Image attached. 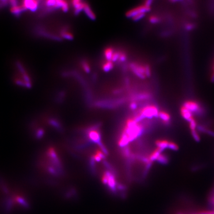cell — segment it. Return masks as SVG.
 I'll list each match as a JSON object with an SVG mask.
<instances>
[{"instance_id":"6da1fadb","label":"cell","mask_w":214,"mask_h":214,"mask_svg":"<svg viewBox=\"0 0 214 214\" xmlns=\"http://www.w3.org/2000/svg\"><path fill=\"white\" fill-rule=\"evenodd\" d=\"M159 109L154 105H149L143 107L137 113L142 119H151L154 117H158Z\"/></svg>"},{"instance_id":"7a4b0ae2","label":"cell","mask_w":214,"mask_h":214,"mask_svg":"<svg viewBox=\"0 0 214 214\" xmlns=\"http://www.w3.org/2000/svg\"><path fill=\"white\" fill-rule=\"evenodd\" d=\"M87 137L91 141L97 143L98 145L102 144L101 141V133L100 130L97 128H92L88 130Z\"/></svg>"},{"instance_id":"3957f363","label":"cell","mask_w":214,"mask_h":214,"mask_svg":"<svg viewBox=\"0 0 214 214\" xmlns=\"http://www.w3.org/2000/svg\"><path fill=\"white\" fill-rule=\"evenodd\" d=\"M150 10V7H147L144 5H140L126 12V16L132 19L134 16L139 14H145L146 12H149Z\"/></svg>"},{"instance_id":"277c9868","label":"cell","mask_w":214,"mask_h":214,"mask_svg":"<svg viewBox=\"0 0 214 214\" xmlns=\"http://www.w3.org/2000/svg\"><path fill=\"white\" fill-rule=\"evenodd\" d=\"M183 106L185 107L187 109H188V110L190 111L192 114L195 113L198 115H201L203 112V110L200 106L199 105L198 103L194 101H187L183 104Z\"/></svg>"},{"instance_id":"5b68a950","label":"cell","mask_w":214,"mask_h":214,"mask_svg":"<svg viewBox=\"0 0 214 214\" xmlns=\"http://www.w3.org/2000/svg\"><path fill=\"white\" fill-rule=\"evenodd\" d=\"M131 70L138 78L144 79L146 76L145 75V67L137 64H132L130 65Z\"/></svg>"},{"instance_id":"8992f818","label":"cell","mask_w":214,"mask_h":214,"mask_svg":"<svg viewBox=\"0 0 214 214\" xmlns=\"http://www.w3.org/2000/svg\"><path fill=\"white\" fill-rule=\"evenodd\" d=\"M22 4L25 10L28 9L32 11H34L38 7L39 2L34 0H27L23 1Z\"/></svg>"},{"instance_id":"52a82bcc","label":"cell","mask_w":214,"mask_h":214,"mask_svg":"<svg viewBox=\"0 0 214 214\" xmlns=\"http://www.w3.org/2000/svg\"><path fill=\"white\" fill-rule=\"evenodd\" d=\"M85 3L80 0H74L72 1V5L75 14H78L84 8Z\"/></svg>"},{"instance_id":"ba28073f","label":"cell","mask_w":214,"mask_h":214,"mask_svg":"<svg viewBox=\"0 0 214 214\" xmlns=\"http://www.w3.org/2000/svg\"><path fill=\"white\" fill-rule=\"evenodd\" d=\"M158 117L162 121L163 124L166 126H169L171 123V116L166 112L163 110L160 111Z\"/></svg>"},{"instance_id":"9c48e42d","label":"cell","mask_w":214,"mask_h":214,"mask_svg":"<svg viewBox=\"0 0 214 214\" xmlns=\"http://www.w3.org/2000/svg\"><path fill=\"white\" fill-rule=\"evenodd\" d=\"M180 112L183 119L188 121V122H189L191 119H193V114L183 106L181 108Z\"/></svg>"},{"instance_id":"30bf717a","label":"cell","mask_w":214,"mask_h":214,"mask_svg":"<svg viewBox=\"0 0 214 214\" xmlns=\"http://www.w3.org/2000/svg\"><path fill=\"white\" fill-rule=\"evenodd\" d=\"M169 141L166 139H158L155 141V145L156 147L162 149L163 150H165L166 149L168 148Z\"/></svg>"},{"instance_id":"8fae6325","label":"cell","mask_w":214,"mask_h":214,"mask_svg":"<svg viewBox=\"0 0 214 214\" xmlns=\"http://www.w3.org/2000/svg\"><path fill=\"white\" fill-rule=\"evenodd\" d=\"M83 10L84 11V12L86 14V16L90 19H92V20H94L96 19L95 14H94L93 12L92 11L90 6L88 5L87 3H85L84 8Z\"/></svg>"},{"instance_id":"7c38bea8","label":"cell","mask_w":214,"mask_h":214,"mask_svg":"<svg viewBox=\"0 0 214 214\" xmlns=\"http://www.w3.org/2000/svg\"><path fill=\"white\" fill-rule=\"evenodd\" d=\"M60 35L64 38H66L67 39H69V40H71L73 38V35L67 29V28H63L61 30Z\"/></svg>"},{"instance_id":"4fadbf2b","label":"cell","mask_w":214,"mask_h":214,"mask_svg":"<svg viewBox=\"0 0 214 214\" xmlns=\"http://www.w3.org/2000/svg\"><path fill=\"white\" fill-rule=\"evenodd\" d=\"M115 52L112 48H107L105 50L104 52V55L105 58L107 60V61H111L112 59V56Z\"/></svg>"},{"instance_id":"5bb4252c","label":"cell","mask_w":214,"mask_h":214,"mask_svg":"<svg viewBox=\"0 0 214 214\" xmlns=\"http://www.w3.org/2000/svg\"><path fill=\"white\" fill-rule=\"evenodd\" d=\"M114 64L112 61H107L103 65V70L105 72H109L113 69Z\"/></svg>"},{"instance_id":"9a60e30c","label":"cell","mask_w":214,"mask_h":214,"mask_svg":"<svg viewBox=\"0 0 214 214\" xmlns=\"http://www.w3.org/2000/svg\"><path fill=\"white\" fill-rule=\"evenodd\" d=\"M158 162L162 164H166L169 162V158L167 155L164 154H160L159 156V157L158 158L157 160H156Z\"/></svg>"},{"instance_id":"2e32d148","label":"cell","mask_w":214,"mask_h":214,"mask_svg":"<svg viewBox=\"0 0 214 214\" xmlns=\"http://www.w3.org/2000/svg\"><path fill=\"white\" fill-rule=\"evenodd\" d=\"M168 148L171 149V150L177 151L178 149V146L174 142L169 141V145H168Z\"/></svg>"},{"instance_id":"e0dca14e","label":"cell","mask_w":214,"mask_h":214,"mask_svg":"<svg viewBox=\"0 0 214 214\" xmlns=\"http://www.w3.org/2000/svg\"><path fill=\"white\" fill-rule=\"evenodd\" d=\"M191 131L192 136L193 137V138H194V139L196 142L200 141V137L199 136L198 133L197 132V131H196V130H191Z\"/></svg>"},{"instance_id":"ac0fdd59","label":"cell","mask_w":214,"mask_h":214,"mask_svg":"<svg viewBox=\"0 0 214 214\" xmlns=\"http://www.w3.org/2000/svg\"><path fill=\"white\" fill-rule=\"evenodd\" d=\"M189 123V127H190L191 131V130H196V129L197 128V123L196 122V121H195V119H193Z\"/></svg>"},{"instance_id":"d6986e66","label":"cell","mask_w":214,"mask_h":214,"mask_svg":"<svg viewBox=\"0 0 214 214\" xmlns=\"http://www.w3.org/2000/svg\"><path fill=\"white\" fill-rule=\"evenodd\" d=\"M82 67H83V69H84V71L86 72V73H90V66L89 65V64H88V62H83L82 64Z\"/></svg>"},{"instance_id":"ffe728a7","label":"cell","mask_w":214,"mask_h":214,"mask_svg":"<svg viewBox=\"0 0 214 214\" xmlns=\"http://www.w3.org/2000/svg\"><path fill=\"white\" fill-rule=\"evenodd\" d=\"M149 21L152 23L153 24H155L157 23H158L159 21V19L157 16H151L150 17H149Z\"/></svg>"},{"instance_id":"44dd1931","label":"cell","mask_w":214,"mask_h":214,"mask_svg":"<svg viewBox=\"0 0 214 214\" xmlns=\"http://www.w3.org/2000/svg\"><path fill=\"white\" fill-rule=\"evenodd\" d=\"M120 54L121 53H119V52H115V53H114L111 61L113 62H117V60H119Z\"/></svg>"},{"instance_id":"7402d4cb","label":"cell","mask_w":214,"mask_h":214,"mask_svg":"<svg viewBox=\"0 0 214 214\" xmlns=\"http://www.w3.org/2000/svg\"><path fill=\"white\" fill-rule=\"evenodd\" d=\"M145 14H137L136 16H134L132 18V19L135 21H139L140 19H143L145 16Z\"/></svg>"},{"instance_id":"603a6c76","label":"cell","mask_w":214,"mask_h":214,"mask_svg":"<svg viewBox=\"0 0 214 214\" xmlns=\"http://www.w3.org/2000/svg\"><path fill=\"white\" fill-rule=\"evenodd\" d=\"M145 67V75L146 76L149 77L151 75L150 67L149 66H146Z\"/></svg>"},{"instance_id":"cb8c5ba5","label":"cell","mask_w":214,"mask_h":214,"mask_svg":"<svg viewBox=\"0 0 214 214\" xmlns=\"http://www.w3.org/2000/svg\"><path fill=\"white\" fill-rule=\"evenodd\" d=\"M130 108L132 110H135L137 108V104L135 102H132L130 104Z\"/></svg>"},{"instance_id":"d4e9b609","label":"cell","mask_w":214,"mask_h":214,"mask_svg":"<svg viewBox=\"0 0 214 214\" xmlns=\"http://www.w3.org/2000/svg\"><path fill=\"white\" fill-rule=\"evenodd\" d=\"M126 56L124 54L121 53L120 54V56H119V60L121 62H124L125 60H126Z\"/></svg>"},{"instance_id":"484cf974","label":"cell","mask_w":214,"mask_h":214,"mask_svg":"<svg viewBox=\"0 0 214 214\" xmlns=\"http://www.w3.org/2000/svg\"><path fill=\"white\" fill-rule=\"evenodd\" d=\"M206 133L207 134L209 135L210 136L214 137V131H212L211 130H207Z\"/></svg>"},{"instance_id":"4316f807","label":"cell","mask_w":214,"mask_h":214,"mask_svg":"<svg viewBox=\"0 0 214 214\" xmlns=\"http://www.w3.org/2000/svg\"><path fill=\"white\" fill-rule=\"evenodd\" d=\"M152 1H151V0H148V1H145L144 5H146V6H147V7H150V5H151L152 4Z\"/></svg>"},{"instance_id":"83f0119b","label":"cell","mask_w":214,"mask_h":214,"mask_svg":"<svg viewBox=\"0 0 214 214\" xmlns=\"http://www.w3.org/2000/svg\"><path fill=\"white\" fill-rule=\"evenodd\" d=\"M210 214H213V212L210 213Z\"/></svg>"}]
</instances>
